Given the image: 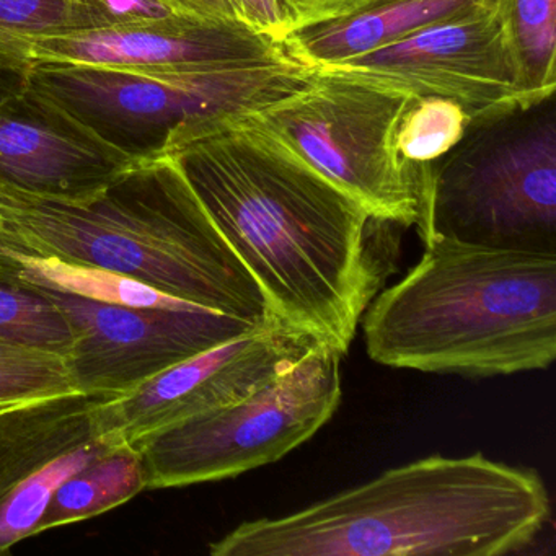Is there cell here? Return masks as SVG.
<instances>
[{
  "instance_id": "4",
  "label": "cell",
  "mask_w": 556,
  "mask_h": 556,
  "mask_svg": "<svg viewBox=\"0 0 556 556\" xmlns=\"http://www.w3.org/2000/svg\"><path fill=\"white\" fill-rule=\"evenodd\" d=\"M419 262L364 312L374 363L393 369L513 376L556 357V255L422 240Z\"/></svg>"
},
{
  "instance_id": "1",
  "label": "cell",
  "mask_w": 556,
  "mask_h": 556,
  "mask_svg": "<svg viewBox=\"0 0 556 556\" xmlns=\"http://www.w3.org/2000/svg\"><path fill=\"white\" fill-rule=\"evenodd\" d=\"M279 320L350 353L389 275L383 227L255 113L194 129L170 152Z\"/></svg>"
},
{
  "instance_id": "5",
  "label": "cell",
  "mask_w": 556,
  "mask_h": 556,
  "mask_svg": "<svg viewBox=\"0 0 556 556\" xmlns=\"http://www.w3.org/2000/svg\"><path fill=\"white\" fill-rule=\"evenodd\" d=\"M419 181L421 240L556 255L555 93L471 118Z\"/></svg>"
},
{
  "instance_id": "16",
  "label": "cell",
  "mask_w": 556,
  "mask_h": 556,
  "mask_svg": "<svg viewBox=\"0 0 556 556\" xmlns=\"http://www.w3.org/2000/svg\"><path fill=\"white\" fill-rule=\"evenodd\" d=\"M144 490L148 481L141 454L135 445L122 442L60 484L38 522L37 533L100 516Z\"/></svg>"
},
{
  "instance_id": "18",
  "label": "cell",
  "mask_w": 556,
  "mask_h": 556,
  "mask_svg": "<svg viewBox=\"0 0 556 556\" xmlns=\"http://www.w3.org/2000/svg\"><path fill=\"white\" fill-rule=\"evenodd\" d=\"M468 122L470 116L454 100L413 99L400 119L396 151L403 161L412 164L435 161L460 141Z\"/></svg>"
},
{
  "instance_id": "20",
  "label": "cell",
  "mask_w": 556,
  "mask_h": 556,
  "mask_svg": "<svg viewBox=\"0 0 556 556\" xmlns=\"http://www.w3.org/2000/svg\"><path fill=\"white\" fill-rule=\"evenodd\" d=\"M74 392L63 357L0 343V409Z\"/></svg>"
},
{
  "instance_id": "11",
  "label": "cell",
  "mask_w": 556,
  "mask_h": 556,
  "mask_svg": "<svg viewBox=\"0 0 556 556\" xmlns=\"http://www.w3.org/2000/svg\"><path fill=\"white\" fill-rule=\"evenodd\" d=\"M317 340L278 317L167 367L129 392L102 396L100 434L129 444L245 399L294 366Z\"/></svg>"
},
{
  "instance_id": "2",
  "label": "cell",
  "mask_w": 556,
  "mask_h": 556,
  "mask_svg": "<svg viewBox=\"0 0 556 556\" xmlns=\"http://www.w3.org/2000/svg\"><path fill=\"white\" fill-rule=\"evenodd\" d=\"M552 516L532 468L483 454L419 458L281 517L247 520L213 556H503Z\"/></svg>"
},
{
  "instance_id": "27",
  "label": "cell",
  "mask_w": 556,
  "mask_h": 556,
  "mask_svg": "<svg viewBox=\"0 0 556 556\" xmlns=\"http://www.w3.org/2000/svg\"><path fill=\"white\" fill-rule=\"evenodd\" d=\"M0 53L11 54V56L21 58V60L31 61L30 43L27 38L15 37V35L0 31Z\"/></svg>"
},
{
  "instance_id": "15",
  "label": "cell",
  "mask_w": 556,
  "mask_h": 556,
  "mask_svg": "<svg viewBox=\"0 0 556 556\" xmlns=\"http://www.w3.org/2000/svg\"><path fill=\"white\" fill-rule=\"evenodd\" d=\"M478 0H386L341 21L286 35V50L307 67L361 56L389 47L415 31L447 21Z\"/></svg>"
},
{
  "instance_id": "9",
  "label": "cell",
  "mask_w": 556,
  "mask_h": 556,
  "mask_svg": "<svg viewBox=\"0 0 556 556\" xmlns=\"http://www.w3.org/2000/svg\"><path fill=\"white\" fill-rule=\"evenodd\" d=\"M312 70L409 99L454 100L470 119L546 97L527 89L513 0H478L389 47Z\"/></svg>"
},
{
  "instance_id": "10",
  "label": "cell",
  "mask_w": 556,
  "mask_h": 556,
  "mask_svg": "<svg viewBox=\"0 0 556 556\" xmlns=\"http://www.w3.org/2000/svg\"><path fill=\"white\" fill-rule=\"evenodd\" d=\"M45 289L70 318L74 341L64 364L76 392L86 395H122L167 367L266 321L256 324L194 304L177 308L100 304Z\"/></svg>"
},
{
  "instance_id": "25",
  "label": "cell",
  "mask_w": 556,
  "mask_h": 556,
  "mask_svg": "<svg viewBox=\"0 0 556 556\" xmlns=\"http://www.w3.org/2000/svg\"><path fill=\"white\" fill-rule=\"evenodd\" d=\"M165 2L175 14L181 17L207 22L237 21L227 0H165Z\"/></svg>"
},
{
  "instance_id": "23",
  "label": "cell",
  "mask_w": 556,
  "mask_h": 556,
  "mask_svg": "<svg viewBox=\"0 0 556 556\" xmlns=\"http://www.w3.org/2000/svg\"><path fill=\"white\" fill-rule=\"evenodd\" d=\"M386 0H282L292 21V31L328 24L359 14Z\"/></svg>"
},
{
  "instance_id": "22",
  "label": "cell",
  "mask_w": 556,
  "mask_h": 556,
  "mask_svg": "<svg viewBox=\"0 0 556 556\" xmlns=\"http://www.w3.org/2000/svg\"><path fill=\"white\" fill-rule=\"evenodd\" d=\"M86 30L161 21L175 14L165 0H73Z\"/></svg>"
},
{
  "instance_id": "17",
  "label": "cell",
  "mask_w": 556,
  "mask_h": 556,
  "mask_svg": "<svg viewBox=\"0 0 556 556\" xmlns=\"http://www.w3.org/2000/svg\"><path fill=\"white\" fill-rule=\"evenodd\" d=\"M73 341L70 318L50 292L22 278L0 258V343L64 359Z\"/></svg>"
},
{
  "instance_id": "3",
  "label": "cell",
  "mask_w": 556,
  "mask_h": 556,
  "mask_svg": "<svg viewBox=\"0 0 556 556\" xmlns=\"http://www.w3.org/2000/svg\"><path fill=\"white\" fill-rule=\"evenodd\" d=\"M0 245L109 269L256 324L273 317L170 155L139 162L84 201L45 200L0 185Z\"/></svg>"
},
{
  "instance_id": "7",
  "label": "cell",
  "mask_w": 556,
  "mask_h": 556,
  "mask_svg": "<svg viewBox=\"0 0 556 556\" xmlns=\"http://www.w3.org/2000/svg\"><path fill=\"white\" fill-rule=\"evenodd\" d=\"M341 356L318 344L245 399L136 442L148 490L236 478L281 460L340 408Z\"/></svg>"
},
{
  "instance_id": "21",
  "label": "cell",
  "mask_w": 556,
  "mask_h": 556,
  "mask_svg": "<svg viewBox=\"0 0 556 556\" xmlns=\"http://www.w3.org/2000/svg\"><path fill=\"white\" fill-rule=\"evenodd\" d=\"M86 30L73 0H0V31L21 38Z\"/></svg>"
},
{
  "instance_id": "28",
  "label": "cell",
  "mask_w": 556,
  "mask_h": 556,
  "mask_svg": "<svg viewBox=\"0 0 556 556\" xmlns=\"http://www.w3.org/2000/svg\"><path fill=\"white\" fill-rule=\"evenodd\" d=\"M2 226H4V219H2V211H0V232H2Z\"/></svg>"
},
{
  "instance_id": "8",
  "label": "cell",
  "mask_w": 556,
  "mask_h": 556,
  "mask_svg": "<svg viewBox=\"0 0 556 556\" xmlns=\"http://www.w3.org/2000/svg\"><path fill=\"white\" fill-rule=\"evenodd\" d=\"M413 99L312 70L307 86L255 113L370 216L419 226V164L403 161L395 138Z\"/></svg>"
},
{
  "instance_id": "24",
  "label": "cell",
  "mask_w": 556,
  "mask_h": 556,
  "mask_svg": "<svg viewBox=\"0 0 556 556\" xmlns=\"http://www.w3.org/2000/svg\"><path fill=\"white\" fill-rule=\"evenodd\" d=\"M237 21L260 34L285 41L292 31L291 15L282 0H227Z\"/></svg>"
},
{
  "instance_id": "13",
  "label": "cell",
  "mask_w": 556,
  "mask_h": 556,
  "mask_svg": "<svg viewBox=\"0 0 556 556\" xmlns=\"http://www.w3.org/2000/svg\"><path fill=\"white\" fill-rule=\"evenodd\" d=\"M136 164L30 84L0 105L4 187L45 200L84 201Z\"/></svg>"
},
{
  "instance_id": "26",
  "label": "cell",
  "mask_w": 556,
  "mask_h": 556,
  "mask_svg": "<svg viewBox=\"0 0 556 556\" xmlns=\"http://www.w3.org/2000/svg\"><path fill=\"white\" fill-rule=\"evenodd\" d=\"M31 66V61L0 53V105L27 89Z\"/></svg>"
},
{
  "instance_id": "6",
  "label": "cell",
  "mask_w": 556,
  "mask_h": 556,
  "mask_svg": "<svg viewBox=\"0 0 556 556\" xmlns=\"http://www.w3.org/2000/svg\"><path fill=\"white\" fill-rule=\"evenodd\" d=\"M294 58L181 70L34 63L30 87L135 161L170 154L210 119L258 112L307 86Z\"/></svg>"
},
{
  "instance_id": "14",
  "label": "cell",
  "mask_w": 556,
  "mask_h": 556,
  "mask_svg": "<svg viewBox=\"0 0 556 556\" xmlns=\"http://www.w3.org/2000/svg\"><path fill=\"white\" fill-rule=\"evenodd\" d=\"M27 40L34 63L125 70L229 66L292 58L282 41L243 22H207L181 15Z\"/></svg>"
},
{
  "instance_id": "12",
  "label": "cell",
  "mask_w": 556,
  "mask_h": 556,
  "mask_svg": "<svg viewBox=\"0 0 556 556\" xmlns=\"http://www.w3.org/2000/svg\"><path fill=\"white\" fill-rule=\"evenodd\" d=\"M100 399L74 392L0 409V555L37 535L64 480L125 442L100 434Z\"/></svg>"
},
{
  "instance_id": "19",
  "label": "cell",
  "mask_w": 556,
  "mask_h": 556,
  "mask_svg": "<svg viewBox=\"0 0 556 556\" xmlns=\"http://www.w3.org/2000/svg\"><path fill=\"white\" fill-rule=\"evenodd\" d=\"M513 28L526 73L535 96L556 92V0H513Z\"/></svg>"
}]
</instances>
